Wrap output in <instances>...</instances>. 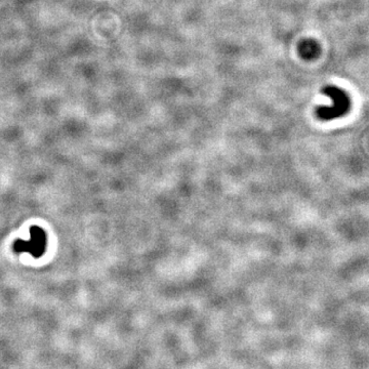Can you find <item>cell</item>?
Returning <instances> with one entry per match:
<instances>
[{
  "label": "cell",
  "instance_id": "7a4b0ae2",
  "mask_svg": "<svg viewBox=\"0 0 369 369\" xmlns=\"http://www.w3.org/2000/svg\"><path fill=\"white\" fill-rule=\"evenodd\" d=\"M46 247V236L39 227H32L30 230L29 240H17L14 244L16 252H29L34 257H40Z\"/></svg>",
  "mask_w": 369,
  "mask_h": 369
},
{
  "label": "cell",
  "instance_id": "6da1fadb",
  "mask_svg": "<svg viewBox=\"0 0 369 369\" xmlns=\"http://www.w3.org/2000/svg\"><path fill=\"white\" fill-rule=\"evenodd\" d=\"M324 93L330 96L333 98L334 105L330 108L321 107L318 108L317 115L322 120H331L345 114L349 109V98L342 89L335 87H327L324 89Z\"/></svg>",
  "mask_w": 369,
  "mask_h": 369
}]
</instances>
